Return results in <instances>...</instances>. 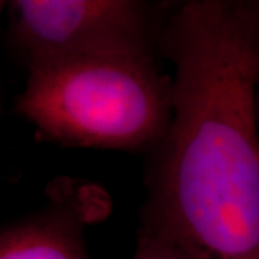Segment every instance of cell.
Instances as JSON below:
<instances>
[{"mask_svg":"<svg viewBox=\"0 0 259 259\" xmlns=\"http://www.w3.org/2000/svg\"><path fill=\"white\" fill-rule=\"evenodd\" d=\"M161 56L175 117L146 156L139 229L193 259H259V2H179Z\"/></svg>","mask_w":259,"mask_h":259,"instance_id":"cell-1","label":"cell"},{"mask_svg":"<svg viewBox=\"0 0 259 259\" xmlns=\"http://www.w3.org/2000/svg\"><path fill=\"white\" fill-rule=\"evenodd\" d=\"M160 61L105 55L32 66L13 112L39 143L147 156L175 117V78Z\"/></svg>","mask_w":259,"mask_h":259,"instance_id":"cell-2","label":"cell"},{"mask_svg":"<svg viewBox=\"0 0 259 259\" xmlns=\"http://www.w3.org/2000/svg\"><path fill=\"white\" fill-rule=\"evenodd\" d=\"M179 2L10 0L8 44L36 65L83 58L161 56V39Z\"/></svg>","mask_w":259,"mask_h":259,"instance_id":"cell-3","label":"cell"},{"mask_svg":"<svg viewBox=\"0 0 259 259\" xmlns=\"http://www.w3.org/2000/svg\"><path fill=\"white\" fill-rule=\"evenodd\" d=\"M110 210V196L98 185L56 177L42 207L2 226L0 259H91L85 229Z\"/></svg>","mask_w":259,"mask_h":259,"instance_id":"cell-4","label":"cell"},{"mask_svg":"<svg viewBox=\"0 0 259 259\" xmlns=\"http://www.w3.org/2000/svg\"><path fill=\"white\" fill-rule=\"evenodd\" d=\"M131 259H193L179 246L144 231H137V245Z\"/></svg>","mask_w":259,"mask_h":259,"instance_id":"cell-5","label":"cell"},{"mask_svg":"<svg viewBox=\"0 0 259 259\" xmlns=\"http://www.w3.org/2000/svg\"><path fill=\"white\" fill-rule=\"evenodd\" d=\"M256 112H258V122H259V76H258V87H256Z\"/></svg>","mask_w":259,"mask_h":259,"instance_id":"cell-6","label":"cell"}]
</instances>
